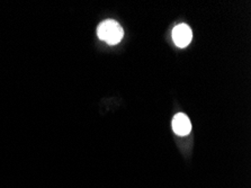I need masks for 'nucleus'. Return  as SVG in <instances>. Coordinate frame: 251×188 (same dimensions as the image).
I'll return each mask as SVG.
<instances>
[{"label": "nucleus", "mask_w": 251, "mask_h": 188, "mask_svg": "<svg viewBox=\"0 0 251 188\" xmlns=\"http://www.w3.org/2000/svg\"><path fill=\"white\" fill-rule=\"evenodd\" d=\"M97 35L106 43L115 45L123 38L124 30L119 23L115 21H105L98 26Z\"/></svg>", "instance_id": "nucleus-1"}, {"label": "nucleus", "mask_w": 251, "mask_h": 188, "mask_svg": "<svg viewBox=\"0 0 251 188\" xmlns=\"http://www.w3.org/2000/svg\"><path fill=\"white\" fill-rule=\"evenodd\" d=\"M193 32L186 24H179L173 29V40L178 48H186L192 42Z\"/></svg>", "instance_id": "nucleus-2"}, {"label": "nucleus", "mask_w": 251, "mask_h": 188, "mask_svg": "<svg viewBox=\"0 0 251 188\" xmlns=\"http://www.w3.org/2000/svg\"><path fill=\"white\" fill-rule=\"evenodd\" d=\"M173 130L177 135L185 136L192 131V123L191 120L187 117V115L178 113L176 116L173 118Z\"/></svg>", "instance_id": "nucleus-3"}]
</instances>
